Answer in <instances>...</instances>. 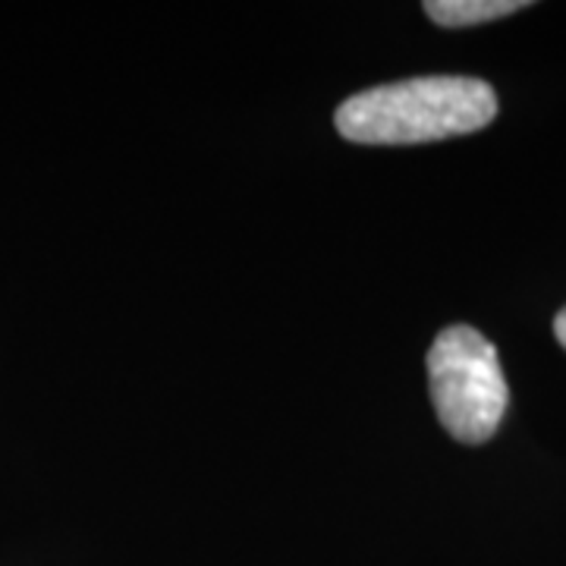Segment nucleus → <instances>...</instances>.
<instances>
[{"instance_id": "1", "label": "nucleus", "mask_w": 566, "mask_h": 566, "mask_svg": "<svg viewBox=\"0 0 566 566\" xmlns=\"http://www.w3.org/2000/svg\"><path fill=\"white\" fill-rule=\"evenodd\" d=\"M497 117L494 88L472 76H419L346 98L334 126L356 145H422L479 133Z\"/></svg>"}, {"instance_id": "2", "label": "nucleus", "mask_w": 566, "mask_h": 566, "mask_svg": "<svg viewBox=\"0 0 566 566\" xmlns=\"http://www.w3.org/2000/svg\"><path fill=\"white\" fill-rule=\"evenodd\" d=\"M431 403L447 431L463 444H485L501 428L510 390L497 349L469 324H453L428 349Z\"/></svg>"}, {"instance_id": "3", "label": "nucleus", "mask_w": 566, "mask_h": 566, "mask_svg": "<svg viewBox=\"0 0 566 566\" xmlns=\"http://www.w3.org/2000/svg\"><path fill=\"white\" fill-rule=\"evenodd\" d=\"M526 7V0H428L424 3V13L438 22V25L463 29V25L504 20V17L520 13Z\"/></svg>"}, {"instance_id": "4", "label": "nucleus", "mask_w": 566, "mask_h": 566, "mask_svg": "<svg viewBox=\"0 0 566 566\" xmlns=\"http://www.w3.org/2000/svg\"><path fill=\"white\" fill-rule=\"evenodd\" d=\"M554 334H557V340H560V346L566 349V308H560L557 318H554Z\"/></svg>"}]
</instances>
